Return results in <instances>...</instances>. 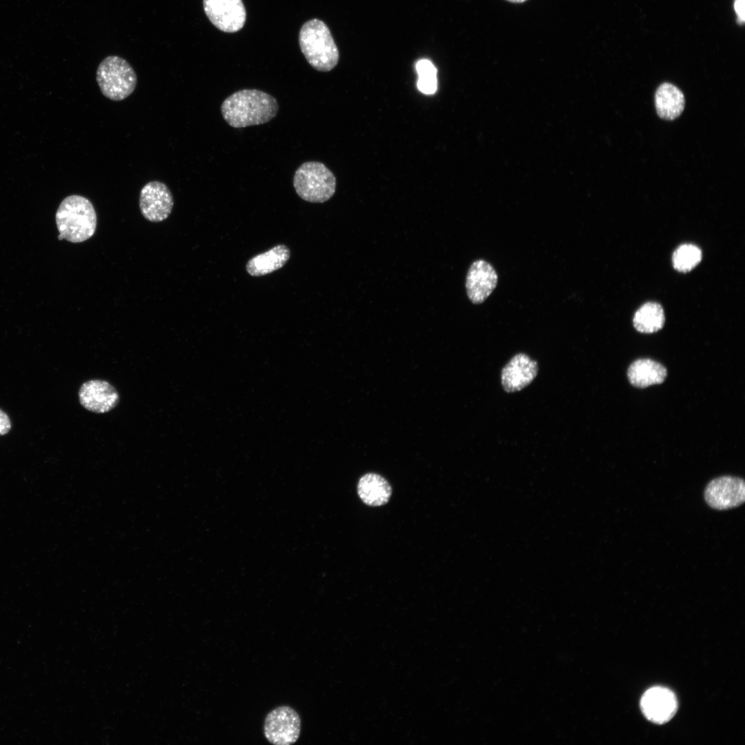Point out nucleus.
I'll return each mask as SVG.
<instances>
[{
	"label": "nucleus",
	"instance_id": "obj_1",
	"mask_svg": "<svg viewBox=\"0 0 745 745\" xmlns=\"http://www.w3.org/2000/svg\"><path fill=\"white\" fill-rule=\"evenodd\" d=\"M279 105L276 99L257 89H243L228 97L221 106L226 123L233 128L266 123L276 117Z\"/></svg>",
	"mask_w": 745,
	"mask_h": 745
},
{
	"label": "nucleus",
	"instance_id": "obj_2",
	"mask_svg": "<svg viewBox=\"0 0 745 745\" xmlns=\"http://www.w3.org/2000/svg\"><path fill=\"white\" fill-rule=\"evenodd\" d=\"M58 239L80 243L90 239L97 227V215L91 201L81 195L66 197L56 212Z\"/></svg>",
	"mask_w": 745,
	"mask_h": 745
},
{
	"label": "nucleus",
	"instance_id": "obj_3",
	"mask_svg": "<svg viewBox=\"0 0 745 745\" xmlns=\"http://www.w3.org/2000/svg\"><path fill=\"white\" fill-rule=\"evenodd\" d=\"M299 42L308 63L320 72H328L338 63L339 53L326 24L312 19L301 26Z\"/></svg>",
	"mask_w": 745,
	"mask_h": 745
},
{
	"label": "nucleus",
	"instance_id": "obj_4",
	"mask_svg": "<svg viewBox=\"0 0 745 745\" xmlns=\"http://www.w3.org/2000/svg\"><path fill=\"white\" fill-rule=\"evenodd\" d=\"M96 80L101 93L112 101H121L135 90L137 78L130 64L118 56H108L99 65Z\"/></svg>",
	"mask_w": 745,
	"mask_h": 745
},
{
	"label": "nucleus",
	"instance_id": "obj_5",
	"mask_svg": "<svg viewBox=\"0 0 745 745\" xmlns=\"http://www.w3.org/2000/svg\"><path fill=\"white\" fill-rule=\"evenodd\" d=\"M293 185L298 196L304 201L323 203L334 195L336 178L324 163L307 161L296 170Z\"/></svg>",
	"mask_w": 745,
	"mask_h": 745
},
{
	"label": "nucleus",
	"instance_id": "obj_6",
	"mask_svg": "<svg viewBox=\"0 0 745 745\" xmlns=\"http://www.w3.org/2000/svg\"><path fill=\"white\" fill-rule=\"evenodd\" d=\"M300 731V717L295 710L288 706L275 708L267 715L264 721V736L274 745L295 743Z\"/></svg>",
	"mask_w": 745,
	"mask_h": 745
},
{
	"label": "nucleus",
	"instance_id": "obj_7",
	"mask_svg": "<svg viewBox=\"0 0 745 745\" xmlns=\"http://www.w3.org/2000/svg\"><path fill=\"white\" fill-rule=\"evenodd\" d=\"M704 499L713 509L722 510L742 505L745 500V484L743 479L721 476L707 484Z\"/></svg>",
	"mask_w": 745,
	"mask_h": 745
},
{
	"label": "nucleus",
	"instance_id": "obj_8",
	"mask_svg": "<svg viewBox=\"0 0 745 745\" xmlns=\"http://www.w3.org/2000/svg\"><path fill=\"white\" fill-rule=\"evenodd\" d=\"M203 10L210 21L225 32L241 30L246 19L241 0H203Z\"/></svg>",
	"mask_w": 745,
	"mask_h": 745
},
{
	"label": "nucleus",
	"instance_id": "obj_9",
	"mask_svg": "<svg viewBox=\"0 0 745 745\" xmlns=\"http://www.w3.org/2000/svg\"><path fill=\"white\" fill-rule=\"evenodd\" d=\"M173 204L172 193L163 182L150 181L140 191V210L144 218L150 221L159 222L167 219Z\"/></svg>",
	"mask_w": 745,
	"mask_h": 745
},
{
	"label": "nucleus",
	"instance_id": "obj_10",
	"mask_svg": "<svg viewBox=\"0 0 745 745\" xmlns=\"http://www.w3.org/2000/svg\"><path fill=\"white\" fill-rule=\"evenodd\" d=\"M81 405L95 413H105L119 404V396L115 388L102 379H90L84 382L79 390Z\"/></svg>",
	"mask_w": 745,
	"mask_h": 745
},
{
	"label": "nucleus",
	"instance_id": "obj_11",
	"mask_svg": "<svg viewBox=\"0 0 745 745\" xmlns=\"http://www.w3.org/2000/svg\"><path fill=\"white\" fill-rule=\"evenodd\" d=\"M497 273L494 267L484 259L473 261L466 278V293L474 304H482L497 286Z\"/></svg>",
	"mask_w": 745,
	"mask_h": 745
},
{
	"label": "nucleus",
	"instance_id": "obj_12",
	"mask_svg": "<svg viewBox=\"0 0 745 745\" xmlns=\"http://www.w3.org/2000/svg\"><path fill=\"white\" fill-rule=\"evenodd\" d=\"M641 708L645 717L656 724L669 721L677 708V702L674 693L660 686L646 691L641 699Z\"/></svg>",
	"mask_w": 745,
	"mask_h": 745
},
{
	"label": "nucleus",
	"instance_id": "obj_13",
	"mask_svg": "<svg viewBox=\"0 0 745 745\" xmlns=\"http://www.w3.org/2000/svg\"><path fill=\"white\" fill-rule=\"evenodd\" d=\"M537 372V361L526 354H517L501 370L502 386L508 393L521 390L532 382Z\"/></svg>",
	"mask_w": 745,
	"mask_h": 745
},
{
	"label": "nucleus",
	"instance_id": "obj_14",
	"mask_svg": "<svg viewBox=\"0 0 745 745\" xmlns=\"http://www.w3.org/2000/svg\"><path fill=\"white\" fill-rule=\"evenodd\" d=\"M290 257L289 248L286 245L279 244L251 258L247 262L246 269L251 276H264L281 268Z\"/></svg>",
	"mask_w": 745,
	"mask_h": 745
},
{
	"label": "nucleus",
	"instance_id": "obj_15",
	"mask_svg": "<svg viewBox=\"0 0 745 745\" xmlns=\"http://www.w3.org/2000/svg\"><path fill=\"white\" fill-rule=\"evenodd\" d=\"M357 493L365 504L380 506L389 501L392 489L390 484L382 476L376 473H367L359 479Z\"/></svg>",
	"mask_w": 745,
	"mask_h": 745
},
{
	"label": "nucleus",
	"instance_id": "obj_16",
	"mask_svg": "<svg viewBox=\"0 0 745 745\" xmlns=\"http://www.w3.org/2000/svg\"><path fill=\"white\" fill-rule=\"evenodd\" d=\"M667 375L666 368L650 359H639L629 366L627 375L630 383L637 388L662 384Z\"/></svg>",
	"mask_w": 745,
	"mask_h": 745
},
{
	"label": "nucleus",
	"instance_id": "obj_17",
	"mask_svg": "<svg viewBox=\"0 0 745 745\" xmlns=\"http://www.w3.org/2000/svg\"><path fill=\"white\" fill-rule=\"evenodd\" d=\"M655 103L659 117L665 120H673L683 112L685 99L683 92L675 85L664 83L657 89Z\"/></svg>",
	"mask_w": 745,
	"mask_h": 745
},
{
	"label": "nucleus",
	"instance_id": "obj_18",
	"mask_svg": "<svg viewBox=\"0 0 745 745\" xmlns=\"http://www.w3.org/2000/svg\"><path fill=\"white\" fill-rule=\"evenodd\" d=\"M665 315L662 306L655 302L642 305L633 317L635 328L642 333H653L662 328Z\"/></svg>",
	"mask_w": 745,
	"mask_h": 745
},
{
	"label": "nucleus",
	"instance_id": "obj_19",
	"mask_svg": "<svg viewBox=\"0 0 745 745\" xmlns=\"http://www.w3.org/2000/svg\"><path fill=\"white\" fill-rule=\"evenodd\" d=\"M702 252L693 244H686L679 246L673 255L675 269L680 272H688L701 261Z\"/></svg>",
	"mask_w": 745,
	"mask_h": 745
},
{
	"label": "nucleus",
	"instance_id": "obj_20",
	"mask_svg": "<svg viewBox=\"0 0 745 745\" xmlns=\"http://www.w3.org/2000/svg\"><path fill=\"white\" fill-rule=\"evenodd\" d=\"M416 70L419 75L417 88L426 95H433L437 91V68L428 59L419 60L416 63Z\"/></svg>",
	"mask_w": 745,
	"mask_h": 745
},
{
	"label": "nucleus",
	"instance_id": "obj_21",
	"mask_svg": "<svg viewBox=\"0 0 745 745\" xmlns=\"http://www.w3.org/2000/svg\"><path fill=\"white\" fill-rule=\"evenodd\" d=\"M11 428V422L8 415L0 409V435L7 434Z\"/></svg>",
	"mask_w": 745,
	"mask_h": 745
},
{
	"label": "nucleus",
	"instance_id": "obj_22",
	"mask_svg": "<svg viewBox=\"0 0 745 745\" xmlns=\"http://www.w3.org/2000/svg\"><path fill=\"white\" fill-rule=\"evenodd\" d=\"M734 9L739 23L744 21V0H735Z\"/></svg>",
	"mask_w": 745,
	"mask_h": 745
},
{
	"label": "nucleus",
	"instance_id": "obj_23",
	"mask_svg": "<svg viewBox=\"0 0 745 745\" xmlns=\"http://www.w3.org/2000/svg\"><path fill=\"white\" fill-rule=\"evenodd\" d=\"M506 1H508L513 2V3H522V2H524V1H525L526 0H506Z\"/></svg>",
	"mask_w": 745,
	"mask_h": 745
}]
</instances>
